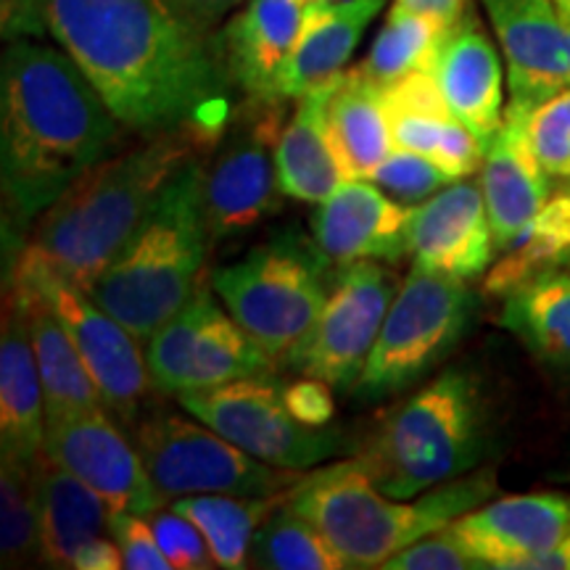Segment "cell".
I'll list each match as a JSON object with an SVG mask.
<instances>
[{"instance_id": "cell-14", "label": "cell", "mask_w": 570, "mask_h": 570, "mask_svg": "<svg viewBox=\"0 0 570 570\" xmlns=\"http://www.w3.org/2000/svg\"><path fill=\"white\" fill-rule=\"evenodd\" d=\"M9 283L30 285L53 304L90 375L96 377L106 412L117 423L135 425L142 399L154 386L138 338L104 306L92 302L88 291L77 288L63 277L11 275Z\"/></svg>"}, {"instance_id": "cell-22", "label": "cell", "mask_w": 570, "mask_h": 570, "mask_svg": "<svg viewBox=\"0 0 570 570\" xmlns=\"http://www.w3.org/2000/svg\"><path fill=\"white\" fill-rule=\"evenodd\" d=\"M531 114L504 111V122L483 154L481 188L497 252H504L550 198V175L531 142Z\"/></svg>"}, {"instance_id": "cell-26", "label": "cell", "mask_w": 570, "mask_h": 570, "mask_svg": "<svg viewBox=\"0 0 570 570\" xmlns=\"http://www.w3.org/2000/svg\"><path fill=\"white\" fill-rule=\"evenodd\" d=\"M32 473L40 560L53 568H75L77 552L88 541L111 533L109 502L46 452L32 462Z\"/></svg>"}, {"instance_id": "cell-9", "label": "cell", "mask_w": 570, "mask_h": 570, "mask_svg": "<svg viewBox=\"0 0 570 570\" xmlns=\"http://www.w3.org/2000/svg\"><path fill=\"white\" fill-rule=\"evenodd\" d=\"M135 446L164 502L196 494L277 497L302 479L298 470L267 465L202 420L177 412L142 420L135 428Z\"/></svg>"}, {"instance_id": "cell-43", "label": "cell", "mask_w": 570, "mask_h": 570, "mask_svg": "<svg viewBox=\"0 0 570 570\" xmlns=\"http://www.w3.org/2000/svg\"><path fill=\"white\" fill-rule=\"evenodd\" d=\"M183 17H188L194 24L202 27V30H212L214 24H219L225 17L244 6L246 0H169Z\"/></svg>"}, {"instance_id": "cell-48", "label": "cell", "mask_w": 570, "mask_h": 570, "mask_svg": "<svg viewBox=\"0 0 570 570\" xmlns=\"http://www.w3.org/2000/svg\"><path fill=\"white\" fill-rule=\"evenodd\" d=\"M566 13H568V17H570V9H566Z\"/></svg>"}, {"instance_id": "cell-1", "label": "cell", "mask_w": 570, "mask_h": 570, "mask_svg": "<svg viewBox=\"0 0 570 570\" xmlns=\"http://www.w3.org/2000/svg\"><path fill=\"white\" fill-rule=\"evenodd\" d=\"M59 46L122 127L225 135L227 67L169 0H40Z\"/></svg>"}, {"instance_id": "cell-37", "label": "cell", "mask_w": 570, "mask_h": 570, "mask_svg": "<svg viewBox=\"0 0 570 570\" xmlns=\"http://www.w3.org/2000/svg\"><path fill=\"white\" fill-rule=\"evenodd\" d=\"M529 132L547 175L570 183V88L533 109Z\"/></svg>"}, {"instance_id": "cell-12", "label": "cell", "mask_w": 570, "mask_h": 570, "mask_svg": "<svg viewBox=\"0 0 570 570\" xmlns=\"http://www.w3.org/2000/svg\"><path fill=\"white\" fill-rule=\"evenodd\" d=\"M394 269L383 262H356L341 267L331 296L281 367L317 377L333 389H354L373 352L389 306L399 291Z\"/></svg>"}, {"instance_id": "cell-38", "label": "cell", "mask_w": 570, "mask_h": 570, "mask_svg": "<svg viewBox=\"0 0 570 570\" xmlns=\"http://www.w3.org/2000/svg\"><path fill=\"white\" fill-rule=\"evenodd\" d=\"M148 523L156 533V541L177 570H209L217 568L209 541L190 518L169 508L167 512L156 510L148 515Z\"/></svg>"}, {"instance_id": "cell-16", "label": "cell", "mask_w": 570, "mask_h": 570, "mask_svg": "<svg viewBox=\"0 0 570 570\" xmlns=\"http://www.w3.org/2000/svg\"><path fill=\"white\" fill-rule=\"evenodd\" d=\"M508 63V109L533 111L570 88V17L558 0H481Z\"/></svg>"}, {"instance_id": "cell-24", "label": "cell", "mask_w": 570, "mask_h": 570, "mask_svg": "<svg viewBox=\"0 0 570 570\" xmlns=\"http://www.w3.org/2000/svg\"><path fill=\"white\" fill-rule=\"evenodd\" d=\"M46 446V396L19 296L6 288L0 331V452L32 465Z\"/></svg>"}, {"instance_id": "cell-41", "label": "cell", "mask_w": 570, "mask_h": 570, "mask_svg": "<svg viewBox=\"0 0 570 570\" xmlns=\"http://www.w3.org/2000/svg\"><path fill=\"white\" fill-rule=\"evenodd\" d=\"M325 381L317 377H304V381L285 386V402L294 415L306 425L327 428L333 420V396Z\"/></svg>"}, {"instance_id": "cell-15", "label": "cell", "mask_w": 570, "mask_h": 570, "mask_svg": "<svg viewBox=\"0 0 570 570\" xmlns=\"http://www.w3.org/2000/svg\"><path fill=\"white\" fill-rule=\"evenodd\" d=\"M42 452L96 489L111 512L148 518L161 510L164 497L142 465L138 446L127 441L122 428L104 407L46 417Z\"/></svg>"}, {"instance_id": "cell-10", "label": "cell", "mask_w": 570, "mask_h": 570, "mask_svg": "<svg viewBox=\"0 0 570 570\" xmlns=\"http://www.w3.org/2000/svg\"><path fill=\"white\" fill-rule=\"evenodd\" d=\"M177 402L190 417L202 420L230 444L275 468L304 473L352 446L344 433L302 423L285 402V386L273 375L188 391L177 396Z\"/></svg>"}, {"instance_id": "cell-45", "label": "cell", "mask_w": 570, "mask_h": 570, "mask_svg": "<svg viewBox=\"0 0 570 570\" xmlns=\"http://www.w3.org/2000/svg\"><path fill=\"white\" fill-rule=\"evenodd\" d=\"M523 570H570V529L552 550L525 562Z\"/></svg>"}, {"instance_id": "cell-47", "label": "cell", "mask_w": 570, "mask_h": 570, "mask_svg": "<svg viewBox=\"0 0 570 570\" xmlns=\"http://www.w3.org/2000/svg\"><path fill=\"white\" fill-rule=\"evenodd\" d=\"M323 3H338V0H323Z\"/></svg>"}, {"instance_id": "cell-21", "label": "cell", "mask_w": 570, "mask_h": 570, "mask_svg": "<svg viewBox=\"0 0 570 570\" xmlns=\"http://www.w3.org/2000/svg\"><path fill=\"white\" fill-rule=\"evenodd\" d=\"M381 88L394 148L428 156L452 180L479 173L487 148L454 117L431 71H412Z\"/></svg>"}, {"instance_id": "cell-18", "label": "cell", "mask_w": 570, "mask_h": 570, "mask_svg": "<svg viewBox=\"0 0 570 570\" xmlns=\"http://www.w3.org/2000/svg\"><path fill=\"white\" fill-rule=\"evenodd\" d=\"M462 550L483 568H520L552 550L570 529V494L533 491L479 504L454 520Z\"/></svg>"}, {"instance_id": "cell-46", "label": "cell", "mask_w": 570, "mask_h": 570, "mask_svg": "<svg viewBox=\"0 0 570 570\" xmlns=\"http://www.w3.org/2000/svg\"><path fill=\"white\" fill-rule=\"evenodd\" d=\"M558 3H560V9H562V11L570 9V0H558Z\"/></svg>"}, {"instance_id": "cell-35", "label": "cell", "mask_w": 570, "mask_h": 570, "mask_svg": "<svg viewBox=\"0 0 570 570\" xmlns=\"http://www.w3.org/2000/svg\"><path fill=\"white\" fill-rule=\"evenodd\" d=\"M40 558L38 494L32 465L3 458L0 462V558L3 568H17Z\"/></svg>"}, {"instance_id": "cell-32", "label": "cell", "mask_w": 570, "mask_h": 570, "mask_svg": "<svg viewBox=\"0 0 570 570\" xmlns=\"http://www.w3.org/2000/svg\"><path fill=\"white\" fill-rule=\"evenodd\" d=\"M277 497H235V494H196L175 499L169 508L190 518L209 541L217 568H248L254 533L265 518L283 502Z\"/></svg>"}, {"instance_id": "cell-27", "label": "cell", "mask_w": 570, "mask_h": 570, "mask_svg": "<svg viewBox=\"0 0 570 570\" xmlns=\"http://www.w3.org/2000/svg\"><path fill=\"white\" fill-rule=\"evenodd\" d=\"M6 288L19 296L27 323H30L35 360L40 370L42 396H46V417L104 407L96 377L90 375L53 304L30 285L9 283Z\"/></svg>"}, {"instance_id": "cell-34", "label": "cell", "mask_w": 570, "mask_h": 570, "mask_svg": "<svg viewBox=\"0 0 570 570\" xmlns=\"http://www.w3.org/2000/svg\"><path fill=\"white\" fill-rule=\"evenodd\" d=\"M444 32V27L433 19L391 9L386 24L375 35L365 61L354 69L377 85L402 80L412 71H431L433 56L439 51Z\"/></svg>"}, {"instance_id": "cell-3", "label": "cell", "mask_w": 570, "mask_h": 570, "mask_svg": "<svg viewBox=\"0 0 570 570\" xmlns=\"http://www.w3.org/2000/svg\"><path fill=\"white\" fill-rule=\"evenodd\" d=\"M219 138L183 127L98 161L35 219L11 275H56L90 291L146 223L164 188L190 161L209 156Z\"/></svg>"}, {"instance_id": "cell-6", "label": "cell", "mask_w": 570, "mask_h": 570, "mask_svg": "<svg viewBox=\"0 0 570 570\" xmlns=\"http://www.w3.org/2000/svg\"><path fill=\"white\" fill-rule=\"evenodd\" d=\"M487 444L479 383L452 370L391 412L354 458L383 494L412 499L473 470Z\"/></svg>"}, {"instance_id": "cell-40", "label": "cell", "mask_w": 570, "mask_h": 570, "mask_svg": "<svg viewBox=\"0 0 570 570\" xmlns=\"http://www.w3.org/2000/svg\"><path fill=\"white\" fill-rule=\"evenodd\" d=\"M122 550L125 568L130 570H173V562L156 541V533L148 518L132 512H111V533Z\"/></svg>"}, {"instance_id": "cell-36", "label": "cell", "mask_w": 570, "mask_h": 570, "mask_svg": "<svg viewBox=\"0 0 570 570\" xmlns=\"http://www.w3.org/2000/svg\"><path fill=\"white\" fill-rule=\"evenodd\" d=\"M373 183L377 188L386 190L391 198H396V202L420 206L428 198L436 196L441 188H446L452 177L436 161L428 159V156L394 148L386 156V161L375 169Z\"/></svg>"}, {"instance_id": "cell-17", "label": "cell", "mask_w": 570, "mask_h": 570, "mask_svg": "<svg viewBox=\"0 0 570 570\" xmlns=\"http://www.w3.org/2000/svg\"><path fill=\"white\" fill-rule=\"evenodd\" d=\"M417 206L391 198L370 180H344L317 204L312 235L331 265L399 262L410 254V233Z\"/></svg>"}, {"instance_id": "cell-28", "label": "cell", "mask_w": 570, "mask_h": 570, "mask_svg": "<svg viewBox=\"0 0 570 570\" xmlns=\"http://www.w3.org/2000/svg\"><path fill=\"white\" fill-rule=\"evenodd\" d=\"M327 138L346 180H373L394 151L381 85L356 69L344 71L327 101Z\"/></svg>"}, {"instance_id": "cell-19", "label": "cell", "mask_w": 570, "mask_h": 570, "mask_svg": "<svg viewBox=\"0 0 570 570\" xmlns=\"http://www.w3.org/2000/svg\"><path fill=\"white\" fill-rule=\"evenodd\" d=\"M494 252V233L479 183L468 177L449 183L415 209L410 233L415 265L473 281L491 269Z\"/></svg>"}, {"instance_id": "cell-31", "label": "cell", "mask_w": 570, "mask_h": 570, "mask_svg": "<svg viewBox=\"0 0 570 570\" xmlns=\"http://www.w3.org/2000/svg\"><path fill=\"white\" fill-rule=\"evenodd\" d=\"M502 254L483 283L489 296L510 294L515 285L537 275L570 269V183L550 194L537 217Z\"/></svg>"}, {"instance_id": "cell-8", "label": "cell", "mask_w": 570, "mask_h": 570, "mask_svg": "<svg viewBox=\"0 0 570 570\" xmlns=\"http://www.w3.org/2000/svg\"><path fill=\"white\" fill-rule=\"evenodd\" d=\"M475 312L468 281L415 265L399 285L389 315L354 391L386 399L444 362L465 336Z\"/></svg>"}, {"instance_id": "cell-2", "label": "cell", "mask_w": 570, "mask_h": 570, "mask_svg": "<svg viewBox=\"0 0 570 570\" xmlns=\"http://www.w3.org/2000/svg\"><path fill=\"white\" fill-rule=\"evenodd\" d=\"M6 227L21 233L106 159L119 122L75 59L17 40L0 63Z\"/></svg>"}, {"instance_id": "cell-44", "label": "cell", "mask_w": 570, "mask_h": 570, "mask_svg": "<svg viewBox=\"0 0 570 570\" xmlns=\"http://www.w3.org/2000/svg\"><path fill=\"white\" fill-rule=\"evenodd\" d=\"M77 570H119L125 568L122 550L117 541H109L106 537H98L88 541L75 558Z\"/></svg>"}, {"instance_id": "cell-39", "label": "cell", "mask_w": 570, "mask_h": 570, "mask_svg": "<svg viewBox=\"0 0 570 570\" xmlns=\"http://www.w3.org/2000/svg\"><path fill=\"white\" fill-rule=\"evenodd\" d=\"M386 570H468L483 568L481 560L462 550L452 529H441L428 537L412 541L410 547L399 550L394 558L386 560Z\"/></svg>"}, {"instance_id": "cell-13", "label": "cell", "mask_w": 570, "mask_h": 570, "mask_svg": "<svg viewBox=\"0 0 570 570\" xmlns=\"http://www.w3.org/2000/svg\"><path fill=\"white\" fill-rule=\"evenodd\" d=\"M283 125L275 104H262V111L223 135L219 151L204 161L202 190L212 240L252 230L281 209L277 140Z\"/></svg>"}, {"instance_id": "cell-25", "label": "cell", "mask_w": 570, "mask_h": 570, "mask_svg": "<svg viewBox=\"0 0 570 570\" xmlns=\"http://www.w3.org/2000/svg\"><path fill=\"white\" fill-rule=\"evenodd\" d=\"M386 0H312L296 51L291 53L275 82V101L302 98L304 92L344 75L362 35Z\"/></svg>"}, {"instance_id": "cell-20", "label": "cell", "mask_w": 570, "mask_h": 570, "mask_svg": "<svg viewBox=\"0 0 570 570\" xmlns=\"http://www.w3.org/2000/svg\"><path fill=\"white\" fill-rule=\"evenodd\" d=\"M436 77L449 109L487 148L504 122V69L483 21L468 11L449 27L433 56Z\"/></svg>"}, {"instance_id": "cell-7", "label": "cell", "mask_w": 570, "mask_h": 570, "mask_svg": "<svg viewBox=\"0 0 570 570\" xmlns=\"http://www.w3.org/2000/svg\"><path fill=\"white\" fill-rule=\"evenodd\" d=\"M209 285L277 367L315 325L333 288L327 256L291 233L214 269Z\"/></svg>"}, {"instance_id": "cell-4", "label": "cell", "mask_w": 570, "mask_h": 570, "mask_svg": "<svg viewBox=\"0 0 570 570\" xmlns=\"http://www.w3.org/2000/svg\"><path fill=\"white\" fill-rule=\"evenodd\" d=\"M494 491L497 481L487 470L439 483L415 502L389 499L352 458L304 473L285 491V502L323 533L346 568L367 570L383 568L412 541L452 525Z\"/></svg>"}, {"instance_id": "cell-42", "label": "cell", "mask_w": 570, "mask_h": 570, "mask_svg": "<svg viewBox=\"0 0 570 570\" xmlns=\"http://www.w3.org/2000/svg\"><path fill=\"white\" fill-rule=\"evenodd\" d=\"M391 9L420 13V17L436 21V24L444 27V30L458 24V21L470 11L468 0H394Z\"/></svg>"}, {"instance_id": "cell-33", "label": "cell", "mask_w": 570, "mask_h": 570, "mask_svg": "<svg viewBox=\"0 0 570 570\" xmlns=\"http://www.w3.org/2000/svg\"><path fill=\"white\" fill-rule=\"evenodd\" d=\"M248 568L265 570H341L346 568L338 552L327 544L309 520L298 515L288 502H277V508L265 518L254 533Z\"/></svg>"}, {"instance_id": "cell-30", "label": "cell", "mask_w": 570, "mask_h": 570, "mask_svg": "<svg viewBox=\"0 0 570 570\" xmlns=\"http://www.w3.org/2000/svg\"><path fill=\"white\" fill-rule=\"evenodd\" d=\"M502 298L499 323L544 362L570 367V269L531 277Z\"/></svg>"}, {"instance_id": "cell-23", "label": "cell", "mask_w": 570, "mask_h": 570, "mask_svg": "<svg viewBox=\"0 0 570 570\" xmlns=\"http://www.w3.org/2000/svg\"><path fill=\"white\" fill-rule=\"evenodd\" d=\"M312 0H246L227 21L223 59L230 80L256 104H277L275 82L302 40Z\"/></svg>"}, {"instance_id": "cell-29", "label": "cell", "mask_w": 570, "mask_h": 570, "mask_svg": "<svg viewBox=\"0 0 570 570\" xmlns=\"http://www.w3.org/2000/svg\"><path fill=\"white\" fill-rule=\"evenodd\" d=\"M336 80L296 98V109L283 125L281 140H277L281 188L283 196L294 202L323 204L346 180L327 138V101H331Z\"/></svg>"}, {"instance_id": "cell-5", "label": "cell", "mask_w": 570, "mask_h": 570, "mask_svg": "<svg viewBox=\"0 0 570 570\" xmlns=\"http://www.w3.org/2000/svg\"><path fill=\"white\" fill-rule=\"evenodd\" d=\"M204 159L190 161L164 188L130 244L88 291L138 341H151L202 288L212 244L202 190Z\"/></svg>"}, {"instance_id": "cell-11", "label": "cell", "mask_w": 570, "mask_h": 570, "mask_svg": "<svg viewBox=\"0 0 570 570\" xmlns=\"http://www.w3.org/2000/svg\"><path fill=\"white\" fill-rule=\"evenodd\" d=\"M156 391L169 396L217 389L256 375H275L277 365L214 302V288L202 285L194 298L156 331L146 346Z\"/></svg>"}]
</instances>
